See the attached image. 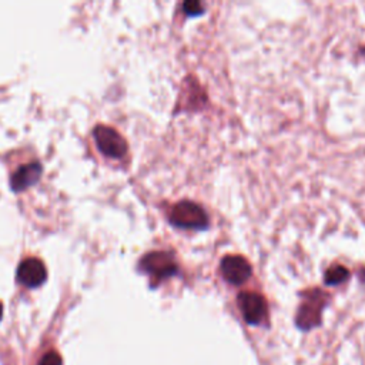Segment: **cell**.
Wrapping results in <instances>:
<instances>
[{
    "instance_id": "cell-1",
    "label": "cell",
    "mask_w": 365,
    "mask_h": 365,
    "mask_svg": "<svg viewBox=\"0 0 365 365\" xmlns=\"http://www.w3.org/2000/svg\"><path fill=\"white\" fill-rule=\"evenodd\" d=\"M168 218L174 227L184 230H204L210 224L205 210L190 200H182L174 204Z\"/></svg>"
},
{
    "instance_id": "cell-6",
    "label": "cell",
    "mask_w": 365,
    "mask_h": 365,
    "mask_svg": "<svg viewBox=\"0 0 365 365\" xmlns=\"http://www.w3.org/2000/svg\"><path fill=\"white\" fill-rule=\"evenodd\" d=\"M220 269L224 279L232 285L244 284L252 272V268L247 258L237 254H228L221 258Z\"/></svg>"
},
{
    "instance_id": "cell-3",
    "label": "cell",
    "mask_w": 365,
    "mask_h": 365,
    "mask_svg": "<svg viewBox=\"0 0 365 365\" xmlns=\"http://www.w3.org/2000/svg\"><path fill=\"white\" fill-rule=\"evenodd\" d=\"M327 297L328 295L319 288H314L304 292L302 301L297 311V319H295L299 328L309 329L319 324Z\"/></svg>"
},
{
    "instance_id": "cell-7",
    "label": "cell",
    "mask_w": 365,
    "mask_h": 365,
    "mask_svg": "<svg viewBox=\"0 0 365 365\" xmlns=\"http://www.w3.org/2000/svg\"><path fill=\"white\" fill-rule=\"evenodd\" d=\"M46 267L38 258H26L17 268V281L27 288H36L41 285L46 281Z\"/></svg>"
},
{
    "instance_id": "cell-8",
    "label": "cell",
    "mask_w": 365,
    "mask_h": 365,
    "mask_svg": "<svg viewBox=\"0 0 365 365\" xmlns=\"http://www.w3.org/2000/svg\"><path fill=\"white\" fill-rule=\"evenodd\" d=\"M41 164L40 163H29L26 165H21L10 180V185L14 191L26 190L27 187L37 182V180L41 175Z\"/></svg>"
},
{
    "instance_id": "cell-10",
    "label": "cell",
    "mask_w": 365,
    "mask_h": 365,
    "mask_svg": "<svg viewBox=\"0 0 365 365\" xmlns=\"http://www.w3.org/2000/svg\"><path fill=\"white\" fill-rule=\"evenodd\" d=\"M187 84H188V90H185V91H188V94H190V97H192V94L198 90V88H201L198 84H195L194 81H187ZM200 97H202V98H205V94L202 93V94H198L197 96V100L195 101H191V100H188V108H198V107H201V103H204L205 100H201Z\"/></svg>"
},
{
    "instance_id": "cell-9",
    "label": "cell",
    "mask_w": 365,
    "mask_h": 365,
    "mask_svg": "<svg viewBox=\"0 0 365 365\" xmlns=\"http://www.w3.org/2000/svg\"><path fill=\"white\" fill-rule=\"evenodd\" d=\"M349 277V271L342 264H332L328 267L324 275V281L327 285H335L344 282Z\"/></svg>"
},
{
    "instance_id": "cell-13",
    "label": "cell",
    "mask_w": 365,
    "mask_h": 365,
    "mask_svg": "<svg viewBox=\"0 0 365 365\" xmlns=\"http://www.w3.org/2000/svg\"><path fill=\"white\" fill-rule=\"evenodd\" d=\"M1 312H3V305L0 304V318H1Z\"/></svg>"
},
{
    "instance_id": "cell-12",
    "label": "cell",
    "mask_w": 365,
    "mask_h": 365,
    "mask_svg": "<svg viewBox=\"0 0 365 365\" xmlns=\"http://www.w3.org/2000/svg\"><path fill=\"white\" fill-rule=\"evenodd\" d=\"M38 365H61V358L57 352L50 351L46 355H43V358L40 359Z\"/></svg>"
},
{
    "instance_id": "cell-5",
    "label": "cell",
    "mask_w": 365,
    "mask_h": 365,
    "mask_svg": "<svg viewBox=\"0 0 365 365\" xmlns=\"http://www.w3.org/2000/svg\"><path fill=\"white\" fill-rule=\"evenodd\" d=\"M238 308L241 311L245 322L251 325L261 324L267 317V302L265 298L254 291H242L237 298Z\"/></svg>"
},
{
    "instance_id": "cell-2",
    "label": "cell",
    "mask_w": 365,
    "mask_h": 365,
    "mask_svg": "<svg viewBox=\"0 0 365 365\" xmlns=\"http://www.w3.org/2000/svg\"><path fill=\"white\" fill-rule=\"evenodd\" d=\"M140 268L153 279L154 284L174 277L178 271L174 255L167 251H151L145 254L140 259Z\"/></svg>"
},
{
    "instance_id": "cell-11",
    "label": "cell",
    "mask_w": 365,
    "mask_h": 365,
    "mask_svg": "<svg viewBox=\"0 0 365 365\" xmlns=\"http://www.w3.org/2000/svg\"><path fill=\"white\" fill-rule=\"evenodd\" d=\"M182 11H184L187 16H200V14L204 13V6H202V3H200V1L188 0V1H184V4H182Z\"/></svg>"
},
{
    "instance_id": "cell-4",
    "label": "cell",
    "mask_w": 365,
    "mask_h": 365,
    "mask_svg": "<svg viewBox=\"0 0 365 365\" xmlns=\"http://www.w3.org/2000/svg\"><path fill=\"white\" fill-rule=\"evenodd\" d=\"M94 140L98 150L107 157L120 158L127 153V141L113 127L97 125L94 128Z\"/></svg>"
}]
</instances>
